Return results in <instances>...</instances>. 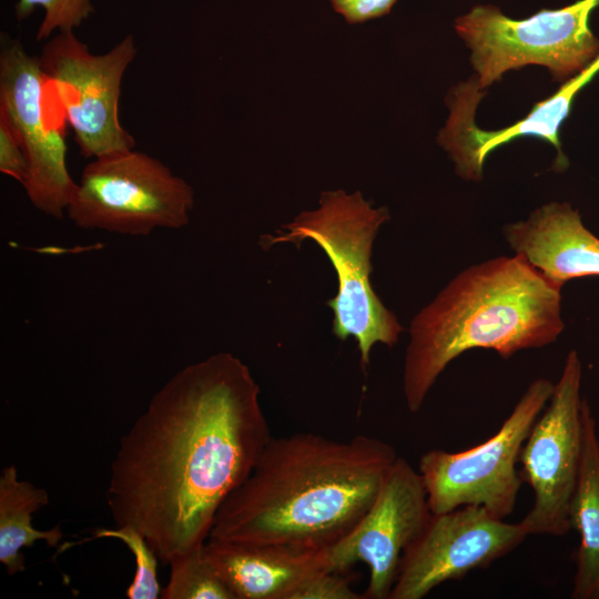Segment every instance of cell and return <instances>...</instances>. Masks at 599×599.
Returning <instances> with one entry per match:
<instances>
[{
	"mask_svg": "<svg viewBox=\"0 0 599 599\" xmlns=\"http://www.w3.org/2000/svg\"><path fill=\"white\" fill-rule=\"evenodd\" d=\"M389 220L386 207H373L359 191H325L319 205L283 225L286 232L263 235L265 250L276 244L314 241L329 258L337 276V293L326 302L333 312L332 332L341 341L354 337L361 365L370 363L375 344L394 346L404 331L396 315L376 295L372 283V250L380 226Z\"/></svg>",
	"mask_w": 599,
	"mask_h": 599,
	"instance_id": "obj_4",
	"label": "cell"
},
{
	"mask_svg": "<svg viewBox=\"0 0 599 599\" xmlns=\"http://www.w3.org/2000/svg\"><path fill=\"white\" fill-rule=\"evenodd\" d=\"M599 0L540 10L511 19L494 4H477L455 20V30L470 51L474 80L485 92L510 70L535 64L565 83L599 57V39L589 28Z\"/></svg>",
	"mask_w": 599,
	"mask_h": 599,
	"instance_id": "obj_5",
	"label": "cell"
},
{
	"mask_svg": "<svg viewBox=\"0 0 599 599\" xmlns=\"http://www.w3.org/2000/svg\"><path fill=\"white\" fill-rule=\"evenodd\" d=\"M37 7L44 10L37 31V41L48 39L55 30L73 32L94 12L91 0H18L14 4V14L18 20H23Z\"/></svg>",
	"mask_w": 599,
	"mask_h": 599,
	"instance_id": "obj_20",
	"label": "cell"
},
{
	"mask_svg": "<svg viewBox=\"0 0 599 599\" xmlns=\"http://www.w3.org/2000/svg\"><path fill=\"white\" fill-rule=\"evenodd\" d=\"M45 80L38 57L23 44L1 34L0 121L3 122L28 162L23 183L31 204L61 220L75 187L67 165L63 125L51 120L45 104Z\"/></svg>",
	"mask_w": 599,
	"mask_h": 599,
	"instance_id": "obj_10",
	"label": "cell"
},
{
	"mask_svg": "<svg viewBox=\"0 0 599 599\" xmlns=\"http://www.w3.org/2000/svg\"><path fill=\"white\" fill-rule=\"evenodd\" d=\"M599 72V57L580 73L562 83L548 99L538 102L520 121L500 130H483L475 121L476 109L486 94L474 78L461 82L447 94L449 115L440 130L438 142L455 163L456 173L469 181H480L485 160L491 151L519 136L535 135L557 150L555 165L566 169L568 160L561 150L559 130L570 113L579 91Z\"/></svg>",
	"mask_w": 599,
	"mask_h": 599,
	"instance_id": "obj_13",
	"label": "cell"
},
{
	"mask_svg": "<svg viewBox=\"0 0 599 599\" xmlns=\"http://www.w3.org/2000/svg\"><path fill=\"white\" fill-rule=\"evenodd\" d=\"M581 373L578 353L570 351L520 451V477L534 491L532 507L519 521L528 536H562L572 529L583 451Z\"/></svg>",
	"mask_w": 599,
	"mask_h": 599,
	"instance_id": "obj_9",
	"label": "cell"
},
{
	"mask_svg": "<svg viewBox=\"0 0 599 599\" xmlns=\"http://www.w3.org/2000/svg\"><path fill=\"white\" fill-rule=\"evenodd\" d=\"M194 191L160 160L134 149L93 159L83 169L67 215L82 230L145 236L190 222Z\"/></svg>",
	"mask_w": 599,
	"mask_h": 599,
	"instance_id": "obj_6",
	"label": "cell"
},
{
	"mask_svg": "<svg viewBox=\"0 0 599 599\" xmlns=\"http://www.w3.org/2000/svg\"><path fill=\"white\" fill-rule=\"evenodd\" d=\"M504 237L548 281L561 286L569 280L599 276V238L568 202H549L524 221L504 227Z\"/></svg>",
	"mask_w": 599,
	"mask_h": 599,
	"instance_id": "obj_14",
	"label": "cell"
},
{
	"mask_svg": "<svg viewBox=\"0 0 599 599\" xmlns=\"http://www.w3.org/2000/svg\"><path fill=\"white\" fill-rule=\"evenodd\" d=\"M583 451L575 494L572 528L580 536L571 597L599 599V437L596 419L583 400Z\"/></svg>",
	"mask_w": 599,
	"mask_h": 599,
	"instance_id": "obj_16",
	"label": "cell"
},
{
	"mask_svg": "<svg viewBox=\"0 0 599 599\" xmlns=\"http://www.w3.org/2000/svg\"><path fill=\"white\" fill-rule=\"evenodd\" d=\"M272 438L250 368L215 353L176 372L121 437L106 505L159 561L204 544Z\"/></svg>",
	"mask_w": 599,
	"mask_h": 599,
	"instance_id": "obj_1",
	"label": "cell"
},
{
	"mask_svg": "<svg viewBox=\"0 0 599 599\" xmlns=\"http://www.w3.org/2000/svg\"><path fill=\"white\" fill-rule=\"evenodd\" d=\"M93 538L118 539L132 552L135 562V573L125 593L128 598L156 599L160 597L161 588L156 572L159 559L139 530L130 526L111 529L103 528L98 529Z\"/></svg>",
	"mask_w": 599,
	"mask_h": 599,
	"instance_id": "obj_19",
	"label": "cell"
},
{
	"mask_svg": "<svg viewBox=\"0 0 599 599\" xmlns=\"http://www.w3.org/2000/svg\"><path fill=\"white\" fill-rule=\"evenodd\" d=\"M554 386L548 378L532 380L500 428L484 443L463 451L432 449L422 455L418 471L432 514L479 506L505 519L514 511L522 483L517 469L520 451Z\"/></svg>",
	"mask_w": 599,
	"mask_h": 599,
	"instance_id": "obj_8",
	"label": "cell"
},
{
	"mask_svg": "<svg viewBox=\"0 0 599 599\" xmlns=\"http://www.w3.org/2000/svg\"><path fill=\"white\" fill-rule=\"evenodd\" d=\"M430 516L419 471L398 456L370 508L328 549V570L346 571L364 562L369 569L365 599H389L400 558Z\"/></svg>",
	"mask_w": 599,
	"mask_h": 599,
	"instance_id": "obj_12",
	"label": "cell"
},
{
	"mask_svg": "<svg viewBox=\"0 0 599 599\" xmlns=\"http://www.w3.org/2000/svg\"><path fill=\"white\" fill-rule=\"evenodd\" d=\"M0 171L21 185L28 175V162L23 150L8 129L0 121Z\"/></svg>",
	"mask_w": 599,
	"mask_h": 599,
	"instance_id": "obj_22",
	"label": "cell"
},
{
	"mask_svg": "<svg viewBox=\"0 0 599 599\" xmlns=\"http://www.w3.org/2000/svg\"><path fill=\"white\" fill-rule=\"evenodd\" d=\"M204 548L234 599H290L305 580L328 569V550L215 539Z\"/></svg>",
	"mask_w": 599,
	"mask_h": 599,
	"instance_id": "obj_15",
	"label": "cell"
},
{
	"mask_svg": "<svg viewBox=\"0 0 599 599\" xmlns=\"http://www.w3.org/2000/svg\"><path fill=\"white\" fill-rule=\"evenodd\" d=\"M204 544L170 560V577L161 598L234 599L207 558Z\"/></svg>",
	"mask_w": 599,
	"mask_h": 599,
	"instance_id": "obj_18",
	"label": "cell"
},
{
	"mask_svg": "<svg viewBox=\"0 0 599 599\" xmlns=\"http://www.w3.org/2000/svg\"><path fill=\"white\" fill-rule=\"evenodd\" d=\"M527 536L520 522H507L479 506L432 514L400 558L389 599H422L446 581L489 567Z\"/></svg>",
	"mask_w": 599,
	"mask_h": 599,
	"instance_id": "obj_11",
	"label": "cell"
},
{
	"mask_svg": "<svg viewBox=\"0 0 599 599\" xmlns=\"http://www.w3.org/2000/svg\"><path fill=\"white\" fill-rule=\"evenodd\" d=\"M353 577L349 570H322L297 587L290 599H365L352 588Z\"/></svg>",
	"mask_w": 599,
	"mask_h": 599,
	"instance_id": "obj_21",
	"label": "cell"
},
{
	"mask_svg": "<svg viewBox=\"0 0 599 599\" xmlns=\"http://www.w3.org/2000/svg\"><path fill=\"white\" fill-rule=\"evenodd\" d=\"M49 504L44 488L20 480L16 465L6 466L0 475V562L9 575L26 569L24 548L43 540L58 547L63 538L61 525L39 530L32 526L33 515Z\"/></svg>",
	"mask_w": 599,
	"mask_h": 599,
	"instance_id": "obj_17",
	"label": "cell"
},
{
	"mask_svg": "<svg viewBox=\"0 0 599 599\" xmlns=\"http://www.w3.org/2000/svg\"><path fill=\"white\" fill-rule=\"evenodd\" d=\"M564 328L561 286L522 256L467 267L410 322L403 372L407 409L417 413L439 375L466 351L509 358L554 343Z\"/></svg>",
	"mask_w": 599,
	"mask_h": 599,
	"instance_id": "obj_3",
	"label": "cell"
},
{
	"mask_svg": "<svg viewBox=\"0 0 599 599\" xmlns=\"http://www.w3.org/2000/svg\"><path fill=\"white\" fill-rule=\"evenodd\" d=\"M136 53L132 34L103 54L91 53L74 32H59L42 47L38 60L45 100L69 124L87 159L135 146L121 124L119 104L124 73Z\"/></svg>",
	"mask_w": 599,
	"mask_h": 599,
	"instance_id": "obj_7",
	"label": "cell"
},
{
	"mask_svg": "<svg viewBox=\"0 0 599 599\" xmlns=\"http://www.w3.org/2000/svg\"><path fill=\"white\" fill-rule=\"evenodd\" d=\"M349 23L365 22L390 11L396 0H329Z\"/></svg>",
	"mask_w": 599,
	"mask_h": 599,
	"instance_id": "obj_23",
	"label": "cell"
},
{
	"mask_svg": "<svg viewBox=\"0 0 599 599\" xmlns=\"http://www.w3.org/2000/svg\"><path fill=\"white\" fill-rule=\"evenodd\" d=\"M398 457L378 438L272 437L207 539L328 550L362 519Z\"/></svg>",
	"mask_w": 599,
	"mask_h": 599,
	"instance_id": "obj_2",
	"label": "cell"
}]
</instances>
